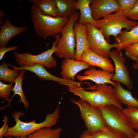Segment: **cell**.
Masks as SVG:
<instances>
[{
  "label": "cell",
  "mask_w": 138,
  "mask_h": 138,
  "mask_svg": "<svg viewBox=\"0 0 138 138\" xmlns=\"http://www.w3.org/2000/svg\"><path fill=\"white\" fill-rule=\"evenodd\" d=\"M68 88L71 92L80 99L97 108L112 105L122 110L123 108L117 98L114 88L107 84L89 85L86 89H91V91L85 90L81 87H69Z\"/></svg>",
  "instance_id": "6da1fadb"
},
{
  "label": "cell",
  "mask_w": 138,
  "mask_h": 138,
  "mask_svg": "<svg viewBox=\"0 0 138 138\" xmlns=\"http://www.w3.org/2000/svg\"><path fill=\"white\" fill-rule=\"evenodd\" d=\"M24 115V113L20 111L13 113L12 116L15 122V124L12 127H9L8 131L3 137L18 138L27 136L42 128L52 127L57 123L60 117L59 106L52 113L47 114L44 120L39 123H37L36 120L29 122L22 121L19 118Z\"/></svg>",
  "instance_id": "7a4b0ae2"
},
{
  "label": "cell",
  "mask_w": 138,
  "mask_h": 138,
  "mask_svg": "<svg viewBox=\"0 0 138 138\" xmlns=\"http://www.w3.org/2000/svg\"><path fill=\"white\" fill-rule=\"evenodd\" d=\"M31 15L35 34L44 39L60 33L62 28L69 19V18L53 17L44 15L37 6L33 4L31 8Z\"/></svg>",
  "instance_id": "3957f363"
},
{
  "label": "cell",
  "mask_w": 138,
  "mask_h": 138,
  "mask_svg": "<svg viewBox=\"0 0 138 138\" xmlns=\"http://www.w3.org/2000/svg\"><path fill=\"white\" fill-rule=\"evenodd\" d=\"M95 21L94 25L101 32L109 43L110 42L111 36L116 38L123 29L130 31L138 24V22L127 18L122 9Z\"/></svg>",
  "instance_id": "277c9868"
},
{
  "label": "cell",
  "mask_w": 138,
  "mask_h": 138,
  "mask_svg": "<svg viewBox=\"0 0 138 138\" xmlns=\"http://www.w3.org/2000/svg\"><path fill=\"white\" fill-rule=\"evenodd\" d=\"M79 17V12H76L70 17L67 24L62 28L61 36L60 34L55 36L56 42L54 53L57 57L75 60L76 42L74 25Z\"/></svg>",
  "instance_id": "5b68a950"
},
{
  "label": "cell",
  "mask_w": 138,
  "mask_h": 138,
  "mask_svg": "<svg viewBox=\"0 0 138 138\" xmlns=\"http://www.w3.org/2000/svg\"><path fill=\"white\" fill-rule=\"evenodd\" d=\"M108 127L132 138L136 132L132 127L122 110L116 106L108 105L99 108Z\"/></svg>",
  "instance_id": "8992f818"
},
{
  "label": "cell",
  "mask_w": 138,
  "mask_h": 138,
  "mask_svg": "<svg viewBox=\"0 0 138 138\" xmlns=\"http://www.w3.org/2000/svg\"><path fill=\"white\" fill-rule=\"evenodd\" d=\"M71 100L79 107L81 117L84 122L86 130L90 135L107 128L102 114L98 108L80 99L78 100L72 99Z\"/></svg>",
  "instance_id": "52a82bcc"
},
{
  "label": "cell",
  "mask_w": 138,
  "mask_h": 138,
  "mask_svg": "<svg viewBox=\"0 0 138 138\" xmlns=\"http://www.w3.org/2000/svg\"><path fill=\"white\" fill-rule=\"evenodd\" d=\"M56 40L53 41L50 49L37 55L26 52L21 53L14 52L13 53L15 62L20 67L31 66L39 64L49 69L55 67L57 64V61L52 55L56 50Z\"/></svg>",
  "instance_id": "ba28073f"
},
{
  "label": "cell",
  "mask_w": 138,
  "mask_h": 138,
  "mask_svg": "<svg viewBox=\"0 0 138 138\" xmlns=\"http://www.w3.org/2000/svg\"><path fill=\"white\" fill-rule=\"evenodd\" d=\"M85 25L89 49L97 54L109 59L110 50L113 48L117 49L119 44L108 43L101 32L93 24L88 23Z\"/></svg>",
  "instance_id": "9c48e42d"
},
{
  "label": "cell",
  "mask_w": 138,
  "mask_h": 138,
  "mask_svg": "<svg viewBox=\"0 0 138 138\" xmlns=\"http://www.w3.org/2000/svg\"><path fill=\"white\" fill-rule=\"evenodd\" d=\"M110 57L115 64V74L112 80L123 84L129 90L133 87V85L127 67L125 64V60L122 50L114 49L110 51Z\"/></svg>",
  "instance_id": "30bf717a"
},
{
  "label": "cell",
  "mask_w": 138,
  "mask_h": 138,
  "mask_svg": "<svg viewBox=\"0 0 138 138\" xmlns=\"http://www.w3.org/2000/svg\"><path fill=\"white\" fill-rule=\"evenodd\" d=\"M8 66L13 69L20 71L22 70L29 71L34 73L40 79L43 80H50L60 84L67 85L72 87L80 88L79 82H74L66 79L62 78H59L51 74L47 71L42 65L37 64L32 66L27 67H17L14 66L9 63Z\"/></svg>",
  "instance_id": "8fae6325"
},
{
  "label": "cell",
  "mask_w": 138,
  "mask_h": 138,
  "mask_svg": "<svg viewBox=\"0 0 138 138\" xmlns=\"http://www.w3.org/2000/svg\"><path fill=\"white\" fill-rule=\"evenodd\" d=\"M90 7L95 20L100 19L122 9L117 0H91Z\"/></svg>",
  "instance_id": "7c38bea8"
},
{
  "label": "cell",
  "mask_w": 138,
  "mask_h": 138,
  "mask_svg": "<svg viewBox=\"0 0 138 138\" xmlns=\"http://www.w3.org/2000/svg\"><path fill=\"white\" fill-rule=\"evenodd\" d=\"M91 67L87 63L71 59H64L62 62L60 74L62 78L75 82V76L82 70Z\"/></svg>",
  "instance_id": "4fadbf2b"
},
{
  "label": "cell",
  "mask_w": 138,
  "mask_h": 138,
  "mask_svg": "<svg viewBox=\"0 0 138 138\" xmlns=\"http://www.w3.org/2000/svg\"><path fill=\"white\" fill-rule=\"evenodd\" d=\"M114 74L113 73L102 70L90 68L84 72V75H77L76 78L80 81L89 80L96 84H109L114 87L116 83L112 80Z\"/></svg>",
  "instance_id": "5bb4252c"
},
{
  "label": "cell",
  "mask_w": 138,
  "mask_h": 138,
  "mask_svg": "<svg viewBox=\"0 0 138 138\" xmlns=\"http://www.w3.org/2000/svg\"><path fill=\"white\" fill-rule=\"evenodd\" d=\"M79 61L85 62L90 66H97L106 71L112 73L114 71V68L110 60L97 54L89 49L82 53Z\"/></svg>",
  "instance_id": "9a60e30c"
},
{
  "label": "cell",
  "mask_w": 138,
  "mask_h": 138,
  "mask_svg": "<svg viewBox=\"0 0 138 138\" xmlns=\"http://www.w3.org/2000/svg\"><path fill=\"white\" fill-rule=\"evenodd\" d=\"M76 42L75 60L79 61L82 53L89 49L86 26L76 22L74 25Z\"/></svg>",
  "instance_id": "2e32d148"
},
{
  "label": "cell",
  "mask_w": 138,
  "mask_h": 138,
  "mask_svg": "<svg viewBox=\"0 0 138 138\" xmlns=\"http://www.w3.org/2000/svg\"><path fill=\"white\" fill-rule=\"evenodd\" d=\"M0 27V47H5L10 39L27 29L26 27H18L13 25L8 19L5 20L4 25Z\"/></svg>",
  "instance_id": "e0dca14e"
},
{
  "label": "cell",
  "mask_w": 138,
  "mask_h": 138,
  "mask_svg": "<svg viewBox=\"0 0 138 138\" xmlns=\"http://www.w3.org/2000/svg\"><path fill=\"white\" fill-rule=\"evenodd\" d=\"M119 47L117 49L122 50L132 44L138 42V24L130 31L122 30L115 38Z\"/></svg>",
  "instance_id": "ac0fdd59"
},
{
  "label": "cell",
  "mask_w": 138,
  "mask_h": 138,
  "mask_svg": "<svg viewBox=\"0 0 138 138\" xmlns=\"http://www.w3.org/2000/svg\"><path fill=\"white\" fill-rule=\"evenodd\" d=\"M115 83L114 88L120 103L127 107L138 109V100L133 96L131 92L124 88L120 82H116Z\"/></svg>",
  "instance_id": "d6986e66"
},
{
  "label": "cell",
  "mask_w": 138,
  "mask_h": 138,
  "mask_svg": "<svg viewBox=\"0 0 138 138\" xmlns=\"http://www.w3.org/2000/svg\"><path fill=\"white\" fill-rule=\"evenodd\" d=\"M91 0H79L75 6L80 11V17L77 22L83 25L88 23L94 25L95 20L93 18L90 5Z\"/></svg>",
  "instance_id": "ffe728a7"
},
{
  "label": "cell",
  "mask_w": 138,
  "mask_h": 138,
  "mask_svg": "<svg viewBox=\"0 0 138 138\" xmlns=\"http://www.w3.org/2000/svg\"><path fill=\"white\" fill-rule=\"evenodd\" d=\"M37 6L42 13L53 17H59L55 0H29Z\"/></svg>",
  "instance_id": "44dd1931"
},
{
  "label": "cell",
  "mask_w": 138,
  "mask_h": 138,
  "mask_svg": "<svg viewBox=\"0 0 138 138\" xmlns=\"http://www.w3.org/2000/svg\"><path fill=\"white\" fill-rule=\"evenodd\" d=\"M26 71L22 70L20 71L19 74L15 81V85L12 89L14 92V94L11 98L9 99L8 103L5 106L0 108V110L8 107L10 105V102L16 95H18L20 96V99L18 102V103L22 102L24 104L25 109L28 108L30 106L27 101L26 97L24 95L22 87V83Z\"/></svg>",
  "instance_id": "7402d4cb"
},
{
  "label": "cell",
  "mask_w": 138,
  "mask_h": 138,
  "mask_svg": "<svg viewBox=\"0 0 138 138\" xmlns=\"http://www.w3.org/2000/svg\"><path fill=\"white\" fill-rule=\"evenodd\" d=\"M60 17L69 18L77 10L75 0H55Z\"/></svg>",
  "instance_id": "603a6c76"
},
{
  "label": "cell",
  "mask_w": 138,
  "mask_h": 138,
  "mask_svg": "<svg viewBox=\"0 0 138 138\" xmlns=\"http://www.w3.org/2000/svg\"><path fill=\"white\" fill-rule=\"evenodd\" d=\"M62 129L59 127L55 129L43 127L27 136V138H61Z\"/></svg>",
  "instance_id": "cb8c5ba5"
},
{
  "label": "cell",
  "mask_w": 138,
  "mask_h": 138,
  "mask_svg": "<svg viewBox=\"0 0 138 138\" xmlns=\"http://www.w3.org/2000/svg\"><path fill=\"white\" fill-rule=\"evenodd\" d=\"M20 71L15 69H10L8 68V64L4 61L0 65V79L13 84L19 75Z\"/></svg>",
  "instance_id": "d4e9b609"
},
{
  "label": "cell",
  "mask_w": 138,
  "mask_h": 138,
  "mask_svg": "<svg viewBox=\"0 0 138 138\" xmlns=\"http://www.w3.org/2000/svg\"><path fill=\"white\" fill-rule=\"evenodd\" d=\"M89 138H128L126 135L108 127L90 135Z\"/></svg>",
  "instance_id": "484cf974"
},
{
  "label": "cell",
  "mask_w": 138,
  "mask_h": 138,
  "mask_svg": "<svg viewBox=\"0 0 138 138\" xmlns=\"http://www.w3.org/2000/svg\"><path fill=\"white\" fill-rule=\"evenodd\" d=\"M122 110L132 128L134 130L138 131V109L127 107Z\"/></svg>",
  "instance_id": "4316f807"
},
{
  "label": "cell",
  "mask_w": 138,
  "mask_h": 138,
  "mask_svg": "<svg viewBox=\"0 0 138 138\" xmlns=\"http://www.w3.org/2000/svg\"><path fill=\"white\" fill-rule=\"evenodd\" d=\"M13 84H5L0 81V97L4 99V101H8L9 99L10 93L13 87Z\"/></svg>",
  "instance_id": "83f0119b"
},
{
  "label": "cell",
  "mask_w": 138,
  "mask_h": 138,
  "mask_svg": "<svg viewBox=\"0 0 138 138\" xmlns=\"http://www.w3.org/2000/svg\"><path fill=\"white\" fill-rule=\"evenodd\" d=\"M125 55L128 58L135 61L138 56V42L135 43L125 48Z\"/></svg>",
  "instance_id": "f1b7e54d"
},
{
  "label": "cell",
  "mask_w": 138,
  "mask_h": 138,
  "mask_svg": "<svg viewBox=\"0 0 138 138\" xmlns=\"http://www.w3.org/2000/svg\"><path fill=\"white\" fill-rule=\"evenodd\" d=\"M126 15L133 8L137 0H117Z\"/></svg>",
  "instance_id": "f546056e"
},
{
  "label": "cell",
  "mask_w": 138,
  "mask_h": 138,
  "mask_svg": "<svg viewBox=\"0 0 138 138\" xmlns=\"http://www.w3.org/2000/svg\"><path fill=\"white\" fill-rule=\"evenodd\" d=\"M125 16L132 20H138V0L133 8Z\"/></svg>",
  "instance_id": "4dcf8cb0"
},
{
  "label": "cell",
  "mask_w": 138,
  "mask_h": 138,
  "mask_svg": "<svg viewBox=\"0 0 138 138\" xmlns=\"http://www.w3.org/2000/svg\"><path fill=\"white\" fill-rule=\"evenodd\" d=\"M3 120L4 123L3 125L0 129V137L3 136L8 131L9 127L8 126V119L7 117L5 116L3 117Z\"/></svg>",
  "instance_id": "1f68e13d"
},
{
  "label": "cell",
  "mask_w": 138,
  "mask_h": 138,
  "mask_svg": "<svg viewBox=\"0 0 138 138\" xmlns=\"http://www.w3.org/2000/svg\"><path fill=\"white\" fill-rule=\"evenodd\" d=\"M18 48L17 46H14L10 47H0V60L2 59L5 54L7 52L11 51H15Z\"/></svg>",
  "instance_id": "d6a6232c"
},
{
  "label": "cell",
  "mask_w": 138,
  "mask_h": 138,
  "mask_svg": "<svg viewBox=\"0 0 138 138\" xmlns=\"http://www.w3.org/2000/svg\"><path fill=\"white\" fill-rule=\"evenodd\" d=\"M90 135L86 130L83 131L80 136V138H89Z\"/></svg>",
  "instance_id": "836d02e7"
},
{
  "label": "cell",
  "mask_w": 138,
  "mask_h": 138,
  "mask_svg": "<svg viewBox=\"0 0 138 138\" xmlns=\"http://www.w3.org/2000/svg\"><path fill=\"white\" fill-rule=\"evenodd\" d=\"M135 61V62L133 64V66L135 69L138 70V56Z\"/></svg>",
  "instance_id": "e575fe53"
},
{
  "label": "cell",
  "mask_w": 138,
  "mask_h": 138,
  "mask_svg": "<svg viewBox=\"0 0 138 138\" xmlns=\"http://www.w3.org/2000/svg\"><path fill=\"white\" fill-rule=\"evenodd\" d=\"M132 138H138V131L136 132L134 136Z\"/></svg>",
  "instance_id": "d590c367"
},
{
  "label": "cell",
  "mask_w": 138,
  "mask_h": 138,
  "mask_svg": "<svg viewBox=\"0 0 138 138\" xmlns=\"http://www.w3.org/2000/svg\"><path fill=\"white\" fill-rule=\"evenodd\" d=\"M6 138H13V137L11 136H8L7 137H6ZM18 138H27V136L22 137H20Z\"/></svg>",
  "instance_id": "8d00e7d4"
}]
</instances>
